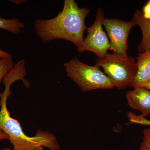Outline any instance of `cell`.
Masks as SVG:
<instances>
[{
	"mask_svg": "<svg viewBox=\"0 0 150 150\" xmlns=\"http://www.w3.org/2000/svg\"><path fill=\"white\" fill-rule=\"evenodd\" d=\"M90 10L80 8L74 0H65L63 10L57 16L49 19L36 20L35 33L43 43L63 39L79 48L84 40V32L88 28L85 21Z\"/></svg>",
	"mask_w": 150,
	"mask_h": 150,
	"instance_id": "cell-1",
	"label": "cell"
},
{
	"mask_svg": "<svg viewBox=\"0 0 150 150\" xmlns=\"http://www.w3.org/2000/svg\"><path fill=\"white\" fill-rule=\"evenodd\" d=\"M4 91L0 99V129L9 137V141L15 150H60V147L56 137L51 132L38 130L35 136L26 135L20 123L12 117L8 110L7 101L11 94L10 88L14 83L11 78L6 77L3 80Z\"/></svg>",
	"mask_w": 150,
	"mask_h": 150,
	"instance_id": "cell-2",
	"label": "cell"
},
{
	"mask_svg": "<svg viewBox=\"0 0 150 150\" xmlns=\"http://www.w3.org/2000/svg\"><path fill=\"white\" fill-rule=\"evenodd\" d=\"M64 66L67 76L83 91L114 87L110 79L96 66H88L75 58L66 62Z\"/></svg>",
	"mask_w": 150,
	"mask_h": 150,
	"instance_id": "cell-3",
	"label": "cell"
},
{
	"mask_svg": "<svg viewBox=\"0 0 150 150\" xmlns=\"http://www.w3.org/2000/svg\"><path fill=\"white\" fill-rule=\"evenodd\" d=\"M95 66L103 68L106 76L117 88L133 87L137 72V62L133 57L107 53L103 57L98 58Z\"/></svg>",
	"mask_w": 150,
	"mask_h": 150,
	"instance_id": "cell-4",
	"label": "cell"
},
{
	"mask_svg": "<svg viewBox=\"0 0 150 150\" xmlns=\"http://www.w3.org/2000/svg\"><path fill=\"white\" fill-rule=\"evenodd\" d=\"M104 18V12L101 8H98L93 24L87 30V36L84 39L81 46L77 48L79 53L91 51L97 55L98 58L107 54L110 46L107 35L103 29Z\"/></svg>",
	"mask_w": 150,
	"mask_h": 150,
	"instance_id": "cell-5",
	"label": "cell"
},
{
	"mask_svg": "<svg viewBox=\"0 0 150 150\" xmlns=\"http://www.w3.org/2000/svg\"><path fill=\"white\" fill-rule=\"evenodd\" d=\"M103 25L110 39V49L113 51V54L122 57L128 56L127 40L130 30L137 25L136 22L133 19L127 22L117 18H105Z\"/></svg>",
	"mask_w": 150,
	"mask_h": 150,
	"instance_id": "cell-6",
	"label": "cell"
},
{
	"mask_svg": "<svg viewBox=\"0 0 150 150\" xmlns=\"http://www.w3.org/2000/svg\"><path fill=\"white\" fill-rule=\"evenodd\" d=\"M126 99L130 107L139 110L146 118L150 114V90L145 88H136L128 91Z\"/></svg>",
	"mask_w": 150,
	"mask_h": 150,
	"instance_id": "cell-7",
	"label": "cell"
},
{
	"mask_svg": "<svg viewBox=\"0 0 150 150\" xmlns=\"http://www.w3.org/2000/svg\"><path fill=\"white\" fill-rule=\"evenodd\" d=\"M137 60V72L133 87L145 88L150 81V50L139 54Z\"/></svg>",
	"mask_w": 150,
	"mask_h": 150,
	"instance_id": "cell-8",
	"label": "cell"
},
{
	"mask_svg": "<svg viewBox=\"0 0 150 150\" xmlns=\"http://www.w3.org/2000/svg\"><path fill=\"white\" fill-rule=\"evenodd\" d=\"M133 19L141 28L143 38L138 46L139 52L144 53L150 50V19L144 17L142 12L137 9L134 14Z\"/></svg>",
	"mask_w": 150,
	"mask_h": 150,
	"instance_id": "cell-9",
	"label": "cell"
},
{
	"mask_svg": "<svg viewBox=\"0 0 150 150\" xmlns=\"http://www.w3.org/2000/svg\"><path fill=\"white\" fill-rule=\"evenodd\" d=\"M25 23L15 17L11 19L0 17V28L5 30L14 34H18L25 27Z\"/></svg>",
	"mask_w": 150,
	"mask_h": 150,
	"instance_id": "cell-10",
	"label": "cell"
},
{
	"mask_svg": "<svg viewBox=\"0 0 150 150\" xmlns=\"http://www.w3.org/2000/svg\"><path fill=\"white\" fill-rule=\"evenodd\" d=\"M14 62L12 56L0 59V84L3 79L7 74L14 67ZM2 93L0 91V99Z\"/></svg>",
	"mask_w": 150,
	"mask_h": 150,
	"instance_id": "cell-11",
	"label": "cell"
},
{
	"mask_svg": "<svg viewBox=\"0 0 150 150\" xmlns=\"http://www.w3.org/2000/svg\"><path fill=\"white\" fill-rule=\"evenodd\" d=\"M128 117L130 123L150 126V120H148L141 115H137L133 112H129L128 114Z\"/></svg>",
	"mask_w": 150,
	"mask_h": 150,
	"instance_id": "cell-12",
	"label": "cell"
},
{
	"mask_svg": "<svg viewBox=\"0 0 150 150\" xmlns=\"http://www.w3.org/2000/svg\"><path fill=\"white\" fill-rule=\"evenodd\" d=\"M143 135V143L145 146L150 148V128L144 129Z\"/></svg>",
	"mask_w": 150,
	"mask_h": 150,
	"instance_id": "cell-13",
	"label": "cell"
},
{
	"mask_svg": "<svg viewBox=\"0 0 150 150\" xmlns=\"http://www.w3.org/2000/svg\"><path fill=\"white\" fill-rule=\"evenodd\" d=\"M142 13L145 18L150 19V1L144 6Z\"/></svg>",
	"mask_w": 150,
	"mask_h": 150,
	"instance_id": "cell-14",
	"label": "cell"
},
{
	"mask_svg": "<svg viewBox=\"0 0 150 150\" xmlns=\"http://www.w3.org/2000/svg\"><path fill=\"white\" fill-rule=\"evenodd\" d=\"M5 139L9 140L8 136L4 131L0 129V141Z\"/></svg>",
	"mask_w": 150,
	"mask_h": 150,
	"instance_id": "cell-15",
	"label": "cell"
},
{
	"mask_svg": "<svg viewBox=\"0 0 150 150\" xmlns=\"http://www.w3.org/2000/svg\"><path fill=\"white\" fill-rule=\"evenodd\" d=\"M11 56V54L0 49V59L6 58Z\"/></svg>",
	"mask_w": 150,
	"mask_h": 150,
	"instance_id": "cell-16",
	"label": "cell"
},
{
	"mask_svg": "<svg viewBox=\"0 0 150 150\" xmlns=\"http://www.w3.org/2000/svg\"><path fill=\"white\" fill-rule=\"evenodd\" d=\"M139 150H150V148L146 146L144 144V143L142 142L140 146Z\"/></svg>",
	"mask_w": 150,
	"mask_h": 150,
	"instance_id": "cell-17",
	"label": "cell"
},
{
	"mask_svg": "<svg viewBox=\"0 0 150 150\" xmlns=\"http://www.w3.org/2000/svg\"><path fill=\"white\" fill-rule=\"evenodd\" d=\"M145 88L149 90H150V81L149 83L146 85V86L145 87Z\"/></svg>",
	"mask_w": 150,
	"mask_h": 150,
	"instance_id": "cell-18",
	"label": "cell"
},
{
	"mask_svg": "<svg viewBox=\"0 0 150 150\" xmlns=\"http://www.w3.org/2000/svg\"><path fill=\"white\" fill-rule=\"evenodd\" d=\"M1 150H15L14 149H8V148H5V149H1Z\"/></svg>",
	"mask_w": 150,
	"mask_h": 150,
	"instance_id": "cell-19",
	"label": "cell"
}]
</instances>
